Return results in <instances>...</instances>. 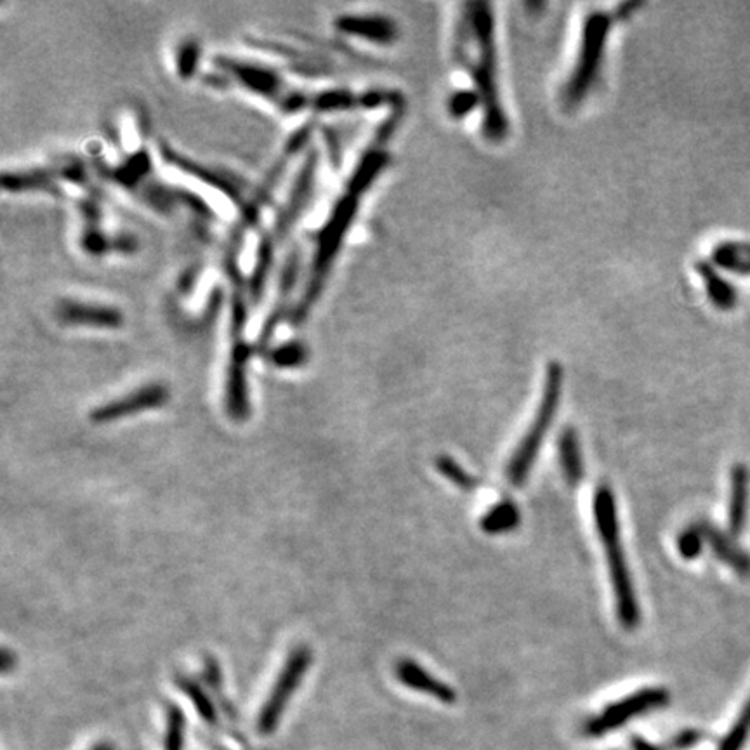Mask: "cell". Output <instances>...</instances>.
Segmentation results:
<instances>
[{"label":"cell","mask_w":750,"mask_h":750,"mask_svg":"<svg viewBox=\"0 0 750 750\" xmlns=\"http://www.w3.org/2000/svg\"><path fill=\"white\" fill-rule=\"evenodd\" d=\"M454 60L473 79L480 96L483 136L502 143L509 134V119L500 98L497 79L494 7L488 2L462 4L454 30Z\"/></svg>","instance_id":"1"},{"label":"cell","mask_w":750,"mask_h":750,"mask_svg":"<svg viewBox=\"0 0 750 750\" xmlns=\"http://www.w3.org/2000/svg\"><path fill=\"white\" fill-rule=\"evenodd\" d=\"M398 117L400 113H395L391 119L382 124L377 132V138H374L372 145L365 150L355 171L351 174V179L337 200L336 207L325 224V228L318 233V247H316L315 259H313L310 282H308V289L304 292L303 301L297 306V316L306 315L315 304L318 294L322 292L323 283L329 277L332 263L336 261L344 235L355 219L358 205L362 202L365 191L369 190L375 179L379 178V174L386 169L389 162L386 145L395 132Z\"/></svg>","instance_id":"2"},{"label":"cell","mask_w":750,"mask_h":750,"mask_svg":"<svg viewBox=\"0 0 750 750\" xmlns=\"http://www.w3.org/2000/svg\"><path fill=\"white\" fill-rule=\"evenodd\" d=\"M219 66L233 73L238 80H242V86L247 87L254 93L263 94L264 98L275 101L282 106L283 110H299L304 106L315 105L320 110H348L355 106L375 108V106L393 103V94L388 91H370L369 93L355 94L351 91H329V93L310 94L301 93L294 87L285 86L277 73L271 72L266 66L256 63H245V61L228 60L219 58Z\"/></svg>","instance_id":"3"},{"label":"cell","mask_w":750,"mask_h":750,"mask_svg":"<svg viewBox=\"0 0 750 750\" xmlns=\"http://www.w3.org/2000/svg\"><path fill=\"white\" fill-rule=\"evenodd\" d=\"M593 509L596 527H598L599 537L603 540L606 561L610 568L613 593H615V603H617V617L625 631H634L641 622V610H639L629 565L625 560L624 549L620 542L617 504H615L612 488L603 485L596 490Z\"/></svg>","instance_id":"4"},{"label":"cell","mask_w":750,"mask_h":750,"mask_svg":"<svg viewBox=\"0 0 750 750\" xmlns=\"http://www.w3.org/2000/svg\"><path fill=\"white\" fill-rule=\"evenodd\" d=\"M615 20H617L615 13H606V11H591L587 14L582 25L577 60L561 91V101L566 110H573L582 105L587 94L591 93L593 87L596 86L601 66L605 61L608 37H610Z\"/></svg>","instance_id":"5"},{"label":"cell","mask_w":750,"mask_h":750,"mask_svg":"<svg viewBox=\"0 0 750 750\" xmlns=\"http://www.w3.org/2000/svg\"><path fill=\"white\" fill-rule=\"evenodd\" d=\"M563 375L565 374H563V367L560 363H549L546 370L544 393L540 398L535 419L528 429L527 436L521 440L520 447L514 452L513 459L507 466V480L513 487H521L525 483L528 474L532 471L533 464L537 461L540 447L546 440L547 431L551 428L554 415L560 407L561 393H563Z\"/></svg>","instance_id":"6"},{"label":"cell","mask_w":750,"mask_h":750,"mask_svg":"<svg viewBox=\"0 0 750 750\" xmlns=\"http://www.w3.org/2000/svg\"><path fill=\"white\" fill-rule=\"evenodd\" d=\"M311 660H313V653L308 646H296L290 652L277 683L271 688L270 698L266 700L263 711L257 719V728L261 733H271L277 728L278 721L285 711V705L301 685V679L310 669Z\"/></svg>","instance_id":"7"},{"label":"cell","mask_w":750,"mask_h":750,"mask_svg":"<svg viewBox=\"0 0 750 750\" xmlns=\"http://www.w3.org/2000/svg\"><path fill=\"white\" fill-rule=\"evenodd\" d=\"M665 704H669V693L662 688H646V690L636 691L631 697L622 698L617 704L608 705L599 716L587 721L584 733L591 738L603 737L608 731L620 728L629 719L660 709Z\"/></svg>","instance_id":"8"},{"label":"cell","mask_w":750,"mask_h":750,"mask_svg":"<svg viewBox=\"0 0 750 750\" xmlns=\"http://www.w3.org/2000/svg\"><path fill=\"white\" fill-rule=\"evenodd\" d=\"M167 400H169V389L165 388L164 384L153 382V384H146L143 388L132 391L129 395L120 396L113 402L94 408L91 412V421L94 424L120 421L129 415L164 407Z\"/></svg>","instance_id":"9"},{"label":"cell","mask_w":750,"mask_h":750,"mask_svg":"<svg viewBox=\"0 0 750 750\" xmlns=\"http://www.w3.org/2000/svg\"><path fill=\"white\" fill-rule=\"evenodd\" d=\"M250 349L247 344H233L231 351L228 379H226V410L233 421H245L249 415V396H247V362Z\"/></svg>","instance_id":"10"},{"label":"cell","mask_w":750,"mask_h":750,"mask_svg":"<svg viewBox=\"0 0 750 750\" xmlns=\"http://www.w3.org/2000/svg\"><path fill=\"white\" fill-rule=\"evenodd\" d=\"M341 32L362 37L374 44H393L398 39V25L388 16L369 14V16H343L336 21Z\"/></svg>","instance_id":"11"},{"label":"cell","mask_w":750,"mask_h":750,"mask_svg":"<svg viewBox=\"0 0 750 750\" xmlns=\"http://www.w3.org/2000/svg\"><path fill=\"white\" fill-rule=\"evenodd\" d=\"M695 525L702 532L705 542L711 546L719 560L730 566L731 570L738 573L740 577H750V556L745 553L744 549H740L731 537L721 532L716 525H712L709 521H697Z\"/></svg>","instance_id":"12"},{"label":"cell","mask_w":750,"mask_h":750,"mask_svg":"<svg viewBox=\"0 0 750 750\" xmlns=\"http://www.w3.org/2000/svg\"><path fill=\"white\" fill-rule=\"evenodd\" d=\"M396 676L402 681L403 685L412 688L415 691H422L429 697H435L443 704H454L455 691L450 686L445 685L440 679L431 676L428 671H424L421 665L403 658L396 664Z\"/></svg>","instance_id":"13"},{"label":"cell","mask_w":750,"mask_h":750,"mask_svg":"<svg viewBox=\"0 0 750 750\" xmlns=\"http://www.w3.org/2000/svg\"><path fill=\"white\" fill-rule=\"evenodd\" d=\"M697 271L702 283H704L705 294L711 301L712 306L719 311H730L737 306L738 292L733 283L719 273L718 268L709 261L697 263Z\"/></svg>","instance_id":"14"},{"label":"cell","mask_w":750,"mask_h":750,"mask_svg":"<svg viewBox=\"0 0 750 750\" xmlns=\"http://www.w3.org/2000/svg\"><path fill=\"white\" fill-rule=\"evenodd\" d=\"M749 506V471L744 464H737L731 469V494L728 523L733 537H740L747 521Z\"/></svg>","instance_id":"15"},{"label":"cell","mask_w":750,"mask_h":750,"mask_svg":"<svg viewBox=\"0 0 750 750\" xmlns=\"http://www.w3.org/2000/svg\"><path fill=\"white\" fill-rule=\"evenodd\" d=\"M60 316L66 323L73 325H93V327H119L122 316L119 311L106 308V306H93V304L73 303L66 301L61 304Z\"/></svg>","instance_id":"16"},{"label":"cell","mask_w":750,"mask_h":750,"mask_svg":"<svg viewBox=\"0 0 750 750\" xmlns=\"http://www.w3.org/2000/svg\"><path fill=\"white\" fill-rule=\"evenodd\" d=\"M711 263L716 268L735 273L740 277L750 275V242L723 240L712 247Z\"/></svg>","instance_id":"17"},{"label":"cell","mask_w":750,"mask_h":750,"mask_svg":"<svg viewBox=\"0 0 750 750\" xmlns=\"http://www.w3.org/2000/svg\"><path fill=\"white\" fill-rule=\"evenodd\" d=\"M560 464L566 483L577 487L584 478V461L580 452L579 436L575 429L566 428L560 436Z\"/></svg>","instance_id":"18"},{"label":"cell","mask_w":750,"mask_h":750,"mask_svg":"<svg viewBox=\"0 0 750 750\" xmlns=\"http://www.w3.org/2000/svg\"><path fill=\"white\" fill-rule=\"evenodd\" d=\"M520 509L513 502L504 500L497 506L492 507L483 518H481V530L490 535L513 532L520 525Z\"/></svg>","instance_id":"19"},{"label":"cell","mask_w":750,"mask_h":750,"mask_svg":"<svg viewBox=\"0 0 750 750\" xmlns=\"http://www.w3.org/2000/svg\"><path fill=\"white\" fill-rule=\"evenodd\" d=\"M436 468L440 471L447 480L452 481L455 487L461 488L464 492H473L476 488L480 487V481L474 478L473 474H469L466 469L462 468L459 462H455L452 457L448 455H440L436 459Z\"/></svg>","instance_id":"20"},{"label":"cell","mask_w":750,"mask_h":750,"mask_svg":"<svg viewBox=\"0 0 750 750\" xmlns=\"http://www.w3.org/2000/svg\"><path fill=\"white\" fill-rule=\"evenodd\" d=\"M178 685L181 690L185 691L186 697L190 698L191 702H193L198 714H200L205 721L214 723V721H216V709H214V705H212L209 695L202 690V686L198 685L197 681H193V679L190 678H179Z\"/></svg>","instance_id":"21"},{"label":"cell","mask_w":750,"mask_h":750,"mask_svg":"<svg viewBox=\"0 0 750 750\" xmlns=\"http://www.w3.org/2000/svg\"><path fill=\"white\" fill-rule=\"evenodd\" d=\"M306 358H308V349L299 343L283 344L275 351H271L270 355L271 363L280 369H296L306 362Z\"/></svg>","instance_id":"22"},{"label":"cell","mask_w":750,"mask_h":750,"mask_svg":"<svg viewBox=\"0 0 750 750\" xmlns=\"http://www.w3.org/2000/svg\"><path fill=\"white\" fill-rule=\"evenodd\" d=\"M750 733V698L718 750H742Z\"/></svg>","instance_id":"23"},{"label":"cell","mask_w":750,"mask_h":750,"mask_svg":"<svg viewBox=\"0 0 750 750\" xmlns=\"http://www.w3.org/2000/svg\"><path fill=\"white\" fill-rule=\"evenodd\" d=\"M478 106H481L480 96L476 91H469V89L455 91L448 99V112L454 119L468 117L469 113L473 112L474 108H478Z\"/></svg>","instance_id":"24"},{"label":"cell","mask_w":750,"mask_h":750,"mask_svg":"<svg viewBox=\"0 0 750 750\" xmlns=\"http://www.w3.org/2000/svg\"><path fill=\"white\" fill-rule=\"evenodd\" d=\"M704 535L693 523L678 537V551L685 560H695L704 549Z\"/></svg>","instance_id":"25"},{"label":"cell","mask_w":750,"mask_h":750,"mask_svg":"<svg viewBox=\"0 0 750 750\" xmlns=\"http://www.w3.org/2000/svg\"><path fill=\"white\" fill-rule=\"evenodd\" d=\"M183 731H185V716L176 705H172L167 714V750H183Z\"/></svg>","instance_id":"26"},{"label":"cell","mask_w":750,"mask_h":750,"mask_svg":"<svg viewBox=\"0 0 750 750\" xmlns=\"http://www.w3.org/2000/svg\"><path fill=\"white\" fill-rule=\"evenodd\" d=\"M205 679H207V683H211V685H219V679H221V669H219V664L214 660V658H205V671H204Z\"/></svg>","instance_id":"27"},{"label":"cell","mask_w":750,"mask_h":750,"mask_svg":"<svg viewBox=\"0 0 750 750\" xmlns=\"http://www.w3.org/2000/svg\"><path fill=\"white\" fill-rule=\"evenodd\" d=\"M700 738H702V735L697 733V731H686V733H683V735H679V737L676 738L674 745H676L678 749H688L691 745L698 744Z\"/></svg>","instance_id":"28"},{"label":"cell","mask_w":750,"mask_h":750,"mask_svg":"<svg viewBox=\"0 0 750 750\" xmlns=\"http://www.w3.org/2000/svg\"><path fill=\"white\" fill-rule=\"evenodd\" d=\"M632 745H634V750H660L657 747H653L652 744H648L643 738H634Z\"/></svg>","instance_id":"29"},{"label":"cell","mask_w":750,"mask_h":750,"mask_svg":"<svg viewBox=\"0 0 750 750\" xmlns=\"http://www.w3.org/2000/svg\"><path fill=\"white\" fill-rule=\"evenodd\" d=\"M14 655L9 650H4L2 653V671L7 672L13 665Z\"/></svg>","instance_id":"30"},{"label":"cell","mask_w":750,"mask_h":750,"mask_svg":"<svg viewBox=\"0 0 750 750\" xmlns=\"http://www.w3.org/2000/svg\"><path fill=\"white\" fill-rule=\"evenodd\" d=\"M94 750H112L108 745H99V747H96Z\"/></svg>","instance_id":"31"}]
</instances>
